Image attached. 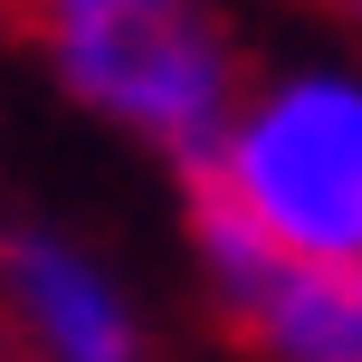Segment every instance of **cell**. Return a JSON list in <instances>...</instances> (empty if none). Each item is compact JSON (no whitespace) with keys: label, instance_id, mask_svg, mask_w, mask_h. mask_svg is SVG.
I'll list each match as a JSON object with an SVG mask.
<instances>
[{"label":"cell","instance_id":"cell-5","mask_svg":"<svg viewBox=\"0 0 362 362\" xmlns=\"http://www.w3.org/2000/svg\"><path fill=\"white\" fill-rule=\"evenodd\" d=\"M315 10L334 19V38H353V48H362V0H315Z\"/></svg>","mask_w":362,"mask_h":362},{"label":"cell","instance_id":"cell-3","mask_svg":"<svg viewBox=\"0 0 362 362\" xmlns=\"http://www.w3.org/2000/svg\"><path fill=\"white\" fill-rule=\"evenodd\" d=\"M0 334L38 362H144L153 305L95 238L57 219H10L0 229Z\"/></svg>","mask_w":362,"mask_h":362},{"label":"cell","instance_id":"cell-2","mask_svg":"<svg viewBox=\"0 0 362 362\" xmlns=\"http://www.w3.org/2000/svg\"><path fill=\"white\" fill-rule=\"evenodd\" d=\"M267 238L286 267L362 257V48H286L257 57L219 144L181 172Z\"/></svg>","mask_w":362,"mask_h":362},{"label":"cell","instance_id":"cell-6","mask_svg":"<svg viewBox=\"0 0 362 362\" xmlns=\"http://www.w3.org/2000/svg\"><path fill=\"white\" fill-rule=\"evenodd\" d=\"M19 19H29V0H0V48L19 38Z\"/></svg>","mask_w":362,"mask_h":362},{"label":"cell","instance_id":"cell-4","mask_svg":"<svg viewBox=\"0 0 362 362\" xmlns=\"http://www.w3.org/2000/svg\"><path fill=\"white\" fill-rule=\"evenodd\" d=\"M238 344L267 353V362H362V257H344V267H286Z\"/></svg>","mask_w":362,"mask_h":362},{"label":"cell","instance_id":"cell-1","mask_svg":"<svg viewBox=\"0 0 362 362\" xmlns=\"http://www.w3.org/2000/svg\"><path fill=\"white\" fill-rule=\"evenodd\" d=\"M19 38L95 134L163 172H191L219 144L257 67L229 0H29Z\"/></svg>","mask_w":362,"mask_h":362}]
</instances>
